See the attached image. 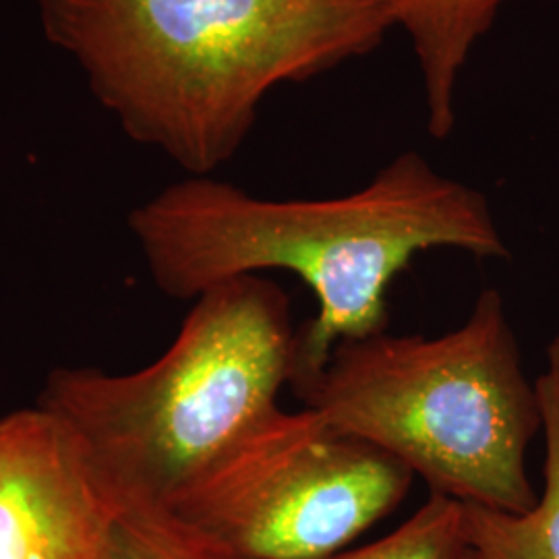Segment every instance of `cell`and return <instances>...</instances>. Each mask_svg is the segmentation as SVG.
I'll list each match as a JSON object with an SVG mask.
<instances>
[{
	"label": "cell",
	"instance_id": "obj_1",
	"mask_svg": "<svg viewBox=\"0 0 559 559\" xmlns=\"http://www.w3.org/2000/svg\"><path fill=\"white\" fill-rule=\"evenodd\" d=\"M129 228L164 295L195 300L240 276H299L318 313L299 330L293 388L320 373L344 340L388 332V290L419 253L456 249L508 258L479 189L404 152L359 191L330 200H265L210 177L180 180L129 214Z\"/></svg>",
	"mask_w": 559,
	"mask_h": 559
},
{
	"label": "cell",
	"instance_id": "obj_2",
	"mask_svg": "<svg viewBox=\"0 0 559 559\" xmlns=\"http://www.w3.org/2000/svg\"><path fill=\"white\" fill-rule=\"evenodd\" d=\"M127 138L191 177L247 140L263 98L365 57L394 27L383 0H36Z\"/></svg>",
	"mask_w": 559,
	"mask_h": 559
},
{
	"label": "cell",
	"instance_id": "obj_3",
	"mask_svg": "<svg viewBox=\"0 0 559 559\" xmlns=\"http://www.w3.org/2000/svg\"><path fill=\"white\" fill-rule=\"evenodd\" d=\"M297 360L288 295L240 276L193 300L160 359L117 376L59 367L38 406L80 443L117 514L156 510L278 408Z\"/></svg>",
	"mask_w": 559,
	"mask_h": 559
},
{
	"label": "cell",
	"instance_id": "obj_4",
	"mask_svg": "<svg viewBox=\"0 0 559 559\" xmlns=\"http://www.w3.org/2000/svg\"><path fill=\"white\" fill-rule=\"evenodd\" d=\"M295 394L400 460L429 493L512 514L537 503L526 450L543 433L539 394L493 288L436 338L381 332L340 342Z\"/></svg>",
	"mask_w": 559,
	"mask_h": 559
},
{
	"label": "cell",
	"instance_id": "obj_5",
	"mask_svg": "<svg viewBox=\"0 0 559 559\" xmlns=\"http://www.w3.org/2000/svg\"><path fill=\"white\" fill-rule=\"evenodd\" d=\"M415 475L318 411L274 408L164 506L239 559H323L348 549Z\"/></svg>",
	"mask_w": 559,
	"mask_h": 559
},
{
	"label": "cell",
	"instance_id": "obj_6",
	"mask_svg": "<svg viewBox=\"0 0 559 559\" xmlns=\"http://www.w3.org/2000/svg\"><path fill=\"white\" fill-rule=\"evenodd\" d=\"M119 514L40 406L0 419V559H110Z\"/></svg>",
	"mask_w": 559,
	"mask_h": 559
},
{
	"label": "cell",
	"instance_id": "obj_7",
	"mask_svg": "<svg viewBox=\"0 0 559 559\" xmlns=\"http://www.w3.org/2000/svg\"><path fill=\"white\" fill-rule=\"evenodd\" d=\"M419 60L427 129L445 140L456 127V85L475 44L512 0H383Z\"/></svg>",
	"mask_w": 559,
	"mask_h": 559
},
{
	"label": "cell",
	"instance_id": "obj_8",
	"mask_svg": "<svg viewBox=\"0 0 559 559\" xmlns=\"http://www.w3.org/2000/svg\"><path fill=\"white\" fill-rule=\"evenodd\" d=\"M535 385L545 438L543 493L524 514L462 503L464 543L477 559H559V344L547 350Z\"/></svg>",
	"mask_w": 559,
	"mask_h": 559
},
{
	"label": "cell",
	"instance_id": "obj_9",
	"mask_svg": "<svg viewBox=\"0 0 559 559\" xmlns=\"http://www.w3.org/2000/svg\"><path fill=\"white\" fill-rule=\"evenodd\" d=\"M464 549L462 503L429 493L419 510L390 535L323 559H460Z\"/></svg>",
	"mask_w": 559,
	"mask_h": 559
},
{
	"label": "cell",
	"instance_id": "obj_10",
	"mask_svg": "<svg viewBox=\"0 0 559 559\" xmlns=\"http://www.w3.org/2000/svg\"><path fill=\"white\" fill-rule=\"evenodd\" d=\"M110 559H239L175 519L168 510L120 514Z\"/></svg>",
	"mask_w": 559,
	"mask_h": 559
},
{
	"label": "cell",
	"instance_id": "obj_11",
	"mask_svg": "<svg viewBox=\"0 0 559 559\" xmlns=\"http://www.w3.org/2000/svg\"><path fill=\"white\" fill-rule=\"evenodd\" d=\"M460 559H477V556H475V554H473V551L466 547V549H464V554L460 556Z\"/></svg>",
	"mask_w": 559,
	"mask_h": 559
}]
</instances>
